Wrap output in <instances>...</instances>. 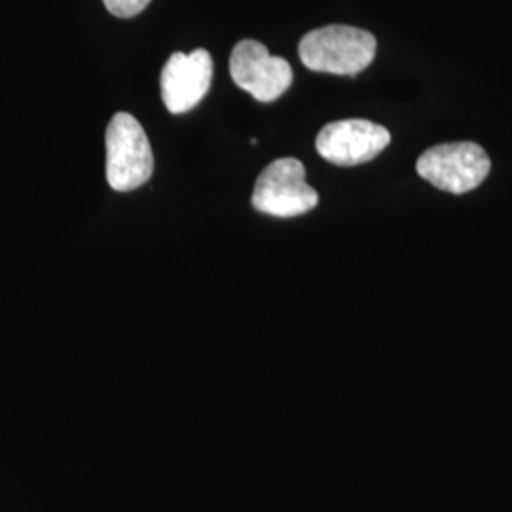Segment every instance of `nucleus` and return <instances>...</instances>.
<instances>
[{"mask_svg":"<svg viewBox=\"0 0 512 512\" xmlns=\"http://www.w3.org/2000/svg\"><path fill=\"white\" fill-rule=\"evenodd\" d=\"M376 48V38L365 29L329 25L302 38L298 54L302 63L315 73L355 76L372 63Z\"/></svg>","mask_w":512,"mask_h":512,"instance_id":"nucleus-1","label":"nucleus"},{"mask_svg":"<svg viewBox=\"0 0 512 512\" xmlns=\"http://www.w3.org/2000/svg\"><path fill=\"white\" fill-rule=\"evenodd\" d=\"M107 181L116 192H131L148 183L154 171V154L139 120L128 112H116L107 135Z\"/></svg>","mask_w":512,"mask_h":512,"instance_id":"nucleus-2","label":"nucleus"},{"mask_svg":"<svg viewBox=\"0 0 512 512\" xmlns=\"http://www.w3.org/2000/svg\"><path fill=\"white\" fill-rule=\"evenodd\" d=\"M418 175L450 194H465L486 181L492 162L486 150L469 141L444 143L425 150L418 158Z\"/></svg>","mask_w":512,"mask_h":512,"instance_id":"nucleus-3","label":"nucleus"},{"mask_svg":"<svg viewBox=\"0 0 512 512\" xmlns=\"http://www.w3.org/2000/svg\"><path fill=\"white\" fill-rule=\"evenodd\" d=\"M317 203L315 188L306 183V167L296 158H279L268 165L260 173L253 192L256 211L279 219L306 215Z\"/></svg>","mask_w":512,"mask_h":512,"instance_id":"nucleus-4","label":"nucleus"},{"mask_svg":"<svg viewBox=\"0 0 512 512\" xmlns=\"http://www.w3.org/2000/svg\"><path fill=\"white\" fill-rule=\"evenodd\" d=\"M230 74L241 90L260 103H272L293 84V69L283 57H275L256 40L245 38L230 57Z\"/></svg>","mask_w":512,"mask_h":512,"instance_id":"nucleus-5","label":"nucleus"},{"mask_svg":"<svg viewBox=\"0 0 512 512\" xmlns=\"http://www.w3.org/2000/svg\"><path fill=\"white\" fill-rule=\"evenodd\" d=\"M391 143V133L368 120H340L319 131L315 148L330 164L351 167L374 160Z\"/></svg>","mask_w":512,"mask_h":512,"instance_id":"nucleus-6","label":"nucleus"},{"mask_svg":"<svg viewBox=\"0 0 512 512\" xmlns=\"http://www.w3.org/2000/svg\"><path fill=\"white\" fill-rule=\"evenodd\" d=\"M213 59L207 50L192 54L175 52L167 59L160 76L165 109L171 114H184L198 107L211 88Z\"/></svg>","mask_w":512,"mask_h":512,"instance_id":"nucleus-7","label":"nucleus"},{"mask_svg":"<svg viewBox=\"0 0 512 512\" xmlns=\"http://www.w3.org/2000/svg\"><path fill=\"white\" fill-rule=\"evenodd\" d=\"M103 2L112 16L122 19L139 16L150 4V0H103Z\"/></svg>","mask_w":512,"mask_h":512,"instance_id":"nucleus-8","label":"nucleus"}]
</instances>
